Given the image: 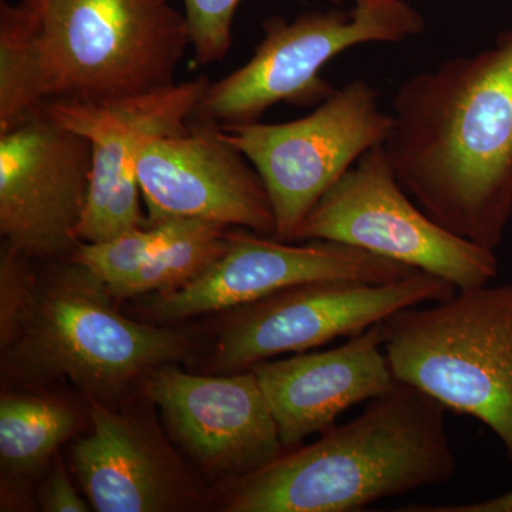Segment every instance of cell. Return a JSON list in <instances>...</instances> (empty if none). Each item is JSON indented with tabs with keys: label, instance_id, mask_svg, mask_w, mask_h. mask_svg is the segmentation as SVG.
<instances>
[{
	"label": "cell",
	"instance_id": "7a4b0ae2",
	"mask_svg": "<svg viewBox=\"0 0 512 512\" xmlns=\"http://www.w3.org/2000/svg\"><path fill=\"white\" fill-rule=\"evenodd\" d=\"M117 302L73 259L35 261L2 248L3 390H45L67 380L84 402L119 403L148 370L188 362L202 348L191 330L130 318Z\"/></svg>",
	"mask_w": 512,
	"mask_h": 512
},
{
	"label": "cell",
	"instance_id": "44dd1931",
	"mask_svg": "<svg viewBox=\"0 0 512 512\" xmlns=\"http://www.w3.org/2000/svg\"><path fill=\"white\" fill-rule=\"evenodd\" d=\"M242 0H183L195 60L202 66L222 62L232 45V23ZM340 3L342 0H330Z\"/></svg>",
	"mask_w": 512,
	"mask_h": 512
},
{
	"label": "cell",
	"instance_id": "8fae6325",
	"mask_svg": "<svg viewBox=\"0 0 512 512\" xmlns=\"http://www.w3.org/2000/svg\"><path fill=\"white\" fill-rule=\"evenodd\" d=\"M416 271L338 242H284L248 229L229 228L227 249L214 265L180 288L141 296L138 311L147 322L177 325L197 316L231 311L289 286L330 279L383 284Z\"/></svg>",
	"mask_w": 512,
	"mask_h": 512
},
{
	"label": "cell",
	"instance_id": "4fadbf2b",
	"mask_svg": "<svg viewBox=\"0 0 512 512\" xmlns=\"http://www.w3.org/2000/svg\"><path fill=\"white\" fill-rule=\"evenodd\" d=\"M140 396L114 404L84 402L90 430L73 444L70 466L87 501L97 512L211 507V487L188 467L161 429L151 410L154 404Z\"/></svg>",
	"mask_w": 512,
	"mask_h": 512
},
{
	"label": "cell",
	"instance_id": "7c38bea8",
	"mask_svg": "<svg viewBox=\"0 0 512 512\" xmlns=\"http://www.w3.org/2000/svg\"><path fill=\"white\" fill-rule=\"evenodd\" d=\"M207 77L173 83L124 99L50 101L45 113L92 144V183L77 238L107 241L147 224L137 161L147 138L183 133L210 86Z\"/></svg>",
	"mask_w": 512,
	"mask_h": 512
},
{
	"label": "cell",
	"instance_id": "ffe728a7",
	"mask_svg": "<svg viewBox=\"0 0 512 512\" xmlns=\"http://www.w3.org/2000/svg\"><path fill=\"white\" fill-rule=\"evenodd\" d=\"M185 218L141 225L107 241L80 242L70 259L89 268L111 292L140 271L177 234Z\"/></svg>",
	"mask_w": 512,
	"mask_h": 512
},
{
	"label": "cell",
	"instance_id": "8992f818",
	"mask_svg": "<svg viewBox=\"0 0 512 512\" xmlns=\"http://www.w3.org/2000/svg\"><path fill=\"white\" fill-rule=\"evenodd\" d=\"M424 19L403 0L355 3L352 12H311L292 22L272 18L244 66L210 83L192 120L217 126L258 121L278 103L319 106L335 92L320 76L340 53L365 43H393L419 35Z\"/></svg>",
	"mask_w": 512,
	"mask_h": 512
},
{
	"label": "cell",
	"instance_id": "ba28073f",
	"mask_svg": "<svg viewBox=\"0 0 512 512\" xmlns=\"http://www.w3.org/2000/svg\"><path fill=\"white\" fill-rule=\"evenodd\" d=\"M457 292L446 279L416 271L397 281L330 279L289 286L224 312L212 345L211 372H244L285 353H303L355 336L394 313Z\"/></svg>",
	"mask_w": 512,
	"mask_h": 512
},
{
	"label": "cell",
	"instance_id": "ac0fdd59",
	"mask_svg": "<svg viewBox=\"0 0 512 512\" xmlns=\"http://www.w3.org/2000/svg\"><path fill=\"white\" fill-rule=\"evenodd\" d=\"M49 93L33 0L0 5V133L45 113Z\"/></svg>",
	"mask_w": 512,
	"mask_h": 512
},
{
	"label": "cell",
	"instance_id": "30bf717a",
	"mask_svg": "<svg viewBox=\"0 0 512 512\" xmlns=\"http://www.w3.org/2000/svg\"><path fill=\"white\" fill-rule=\"evenodd\" d=\"M92 183V144L46 113L0 133L2 248L35 261L73 255Z\"/></svg>",
	"mask_w": 512,
	"mask_h": 512
},
{
	"label": "cell",
	"instance_id": "7402d4cb",
	"mask_svg": "<svg viewBox=\"0 0 512 512\" xmlns=\"http://www.w3.org/2000/svg\"><path fill=\"white\" fill-rule=\"evenodd\" d=\"M40 510L46 512H89L92 505L84 500L74 488L69 470L59 453L53 458L40 484Z\"/></svg>",
	"mask_w": 512,
	"mask_h": 512
},
{
	"label": "cell",
	"instance_id": "5bb4252c",
	"mask_svg": "<svg viewBox=\"0 0 512 512\" xmlns=\"http://www.w3.org/2000/svg\"><path fill=\"white\" fill-rule=\"evenodd\" d=\"M178 363L148 370L137 390L160 410L168 436L215 483L247 476L286 450L254 370L197 375Z\"/></svg>",
	"mask_w": 512,
	"mask_h": 512
},
{
	"label": "cell",
	"instance_id": "52a82bcc",
	"mask_svg": "<svg viewBox=\"0 0 512 512\" xmlns=\"http://www.w3.org/2000/svg\"><path fill=\"white\" fill-rule=\"evenodd\" d=\"M329 241L363 249L460 289L498 275L494 249L441 227L404 191L383 146L372 148L333 185L299 225L293 242Z\"/></svg>",
	"mask_w": 512,
	"mask_h": 512
},
{
	"label": "cell",
	"instance_id": "5b68a950",
	"mask_svg": "<svg viewBox=\"0 0 512 512\" xmlns=\"http://www.w3.org/2000/svg\"><path fill=\"white\" fill-rule=\"evenodd\" d=\"M33 3L50 101L99 103L170 86L191 47L187 19L171 0Z\"/></svg>",
	"mask_w": 512,
	"mask_h": 512
},
{
	"label": "cell",
	"instance_id": "d4e9b609",
	"mask_svg": "<svg viewBox=\"0 0 512 512\" xmlns=\"http://www.w3.org/2000/svg\"><path fill=\"white\" fill-rule=\"evenodd\" d=\"M510 229H511V235H512V222H511V227H510Z\"/></svg>",
	"mask_w": 512,
	"mask_h": 512
},
{
	"label": "cell",
	"instance_id": "2e32d148",
	"mask_svg": "<svg viewBox=\"0 0 512 512\" xmlns=\"http://www.w3.org/2000/svg\"><path fill=\"white\" fill-rule=\"evenodd\" d=\"M376 323L338 348L265 360L254 367L286 450L335 426L350 407L383 396L397 384Z\"/></svg>",
	"mask_w": 512,
	"mask_h": 512
},
{
	"label": "cell",
	"instance_id": "3957f363",
	"mask_svg": "<svg viewBox=\"0 0 512 512\" xmlns=\"http://www.w3.org/2000/svg\"><path fill=\"white\" fill-rule=\"evenodd\" d=\"M446 407L410 384L367 402L359 417L285 450L247 476L211 487L224 512H353L446 484L457 471Z\"/></svg>",
	"mask_w": 512,
	"mask_h": 512
},
{
	"label": "cell",
	"instance_id": "cb8c5ba5",
	"mask_svg": "<svg viewBox=\"0 0 512 512\" xmlns=\"http://www.w3.org/2000/svg\"><path fill=\"white\" fill-rule=\"evenodd\" d=\"M390 0H355V3H384Z\"/></svg>",
	"mask_w": 512,
	"mask_h": 512
},
{
	"label": "cell",
	"instance_id": "9a60e30c",
	"mask_svg": "<svg viewBox=\"0 0 512 512\" xmlns=\"http://www.w3.org/2000/svg\"><path fill=\"white\" fill-rule=\"evenodd\" d=\"M148 224L191 218L275 238V214L254 165L217 124L147 138L137 161Z\"/></svg>",
	"mask_w": 512,
	"mask_h": 512
},
{
	"label": "cell",
	"instance_id": "277c9868",
	"mask_svg": "<svg viewBox=\"0 0 512 512\" xmlns=\"http://www.w3.org/2000/svg\"><path fill=\"white\" fill-rule=\"evenodd\" d=\"M384 325L394 379L481 421L512 464V284L460 289Z\"/></svg>",
	"mask_w": 512,
	"mask_h": 512
},
{
	"label": "cell",
	"instance_id": "d6986e66",
	"mask_svg": "<svg viewBox=\"0 0 512 512\" xmlns=\"http://www.w3.org/2000/svg\"><path fill=\"white\" fill-rule=\"evenodd\" d=\"M228 229L217 222L185 218L173 239L111 293L121 302L194 281L224 255Z\"/></svg>",
	"mask_w": 512,
	"mask_h": 512
},
{
	"label": "cell",
	"instance_id": "6da1fadb",
	"mask_svg": "<svg viewBox=\"0 0 512 512\" xmlns=\"http://www.w3.org/2000/svg\"><path fill=\"white\" fill-rule=\"evenodd\" d=\"M383 148L441 227L497 249L512 222V29L476 55L409 77Z\"/></svg>",
	"mask_w": 512,
	"mask_h": 512
},
{
	"label": "cell",
	"instance_id": "e0dca14e",
	"mask_svg": "<svg viewBox=\"0 0 512 512\" xmlns=\"http://www.w3.org/2000/svg\"><path fill=\"white\" fill-rule=\"evenodd\" d=\"M83 426V414L63 396L46 390H2L0 471L2 510L18 498L23 484L42 474Z\"/></svg>",
	"mask_w": 512,
	"mask_h": 512
},
{
	"label": "cell",
	"instance_id": "603a6c76",
	"mask_svg": "<svg viewBox=\"0 0 512 512\" xmlns=\"http://www.w3.org/2000/svg\"><path fill=\"white\" fill-rule=\"evenodd\" d=\"M399 512H512V490L466 504H406Z\"/></svg>",
	"mask_w": 512,
	"mask_h": 512
},
{
	"label": "cell",
	"instance_id": "9c48e42d",
	"mask_svg": "<svg viewBox=\"0 0 512 512\" xmlns=\"http://www.w3.org/2000/svg\"><path fill=\"white\" fill-rule=\"evenodd\" d=\"M254 165L275 214V239L293 242L316 202L372 148L383 146L392 116L365 80L335 90L315 111L281 124L220 126Z\"/></svg>",
	"mask_w": 512,
	"mask_h": 512
}]
</instances>
